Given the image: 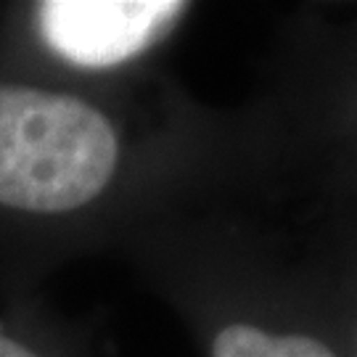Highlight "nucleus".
<instances>
[{
  "label": "nucleus",
  "instance_id": "obj_1",
  "mask_svg": "<svg viewBox=\"0 0 357 357\" xmlns=\"http://www.w3.org/2000/svg\"><path fill=\"white\" fill-rule=\"evenodd\" d=\"M119 159L112 122L66 93L0 85V204L61 215L90 204Z\"/></svg>",
  "mask_w": 357,
  "mask_h": 357
},
{
  "label": "nucleus",
  "instance_id": "obj_2",
  "mask_svg": "<svg viewBox=\"0 0 357 357\" xmlns=\"http://www.w3.org/2000/svg\"><path fill=\"white\" fill-rule=\"evenodd\" d=\"M185 11L172 0H45L38 24L45 45L64 61L106 69L146 51Z\"/></svg>",
  "mask_w": 357,
  "mask_h": 357
},
{
  "label": "nucleus",
  "instance_id": "obj_3",
  "mask_svg": "<svg viewBox=\"0 0 357 357\" xmlns=\"http://www.w3.org/2000/svg\"><path fill=\"white\" fill-rule=\"evenodd\" d=\"M212 357H336L326 344L310 336H270L255 326H228L215 336Z\"/></svg>",
  "mask_w": 357,
  "mask_h": 357
},
{
  "label": "nucleus",
  "instance_id": "obj_4",
  "mask_svg": "<svg viewBox=\"0 0 357 357\" xmlns=\"http://www.w3.org/2000/svg\"><path fill=\"white\" fill-rule=\"evenodd\" d=\"M0 357H38V355L32 349H26L24 344H19V342H13V339L0 333Z\"/></svg>",
  "mask_w": 357,
  "mask_h": 357
}]
</instances>
